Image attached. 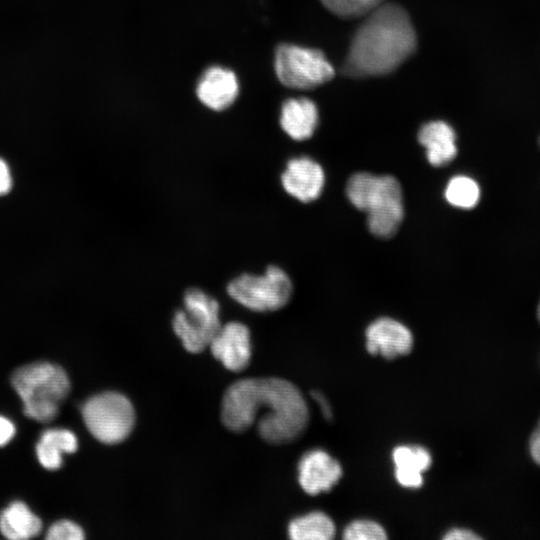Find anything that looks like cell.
I'll return each mask as SVG.
<instances>
[{
    "label": "cell",
    "mask_w": 540,
    "mask_h": 540,
    "mask_svg": "<svg viewBox=\"0 0 540 540\" xmlns=\"http://www.w3.org/2000/svg\"><path fill=\"white\" fill-rule=\"evenodd\" d=\"M11 384L29 418L47 423L53 420L70 390L66 372L49 362H34L16 369Z\"/></svg>",
    "instance_id": "obj_3"
},
{
    "label": "cell",
    "mask_w": 540,
    "mask_h": 540,
    "mask_svg": "<svg viewBox=\"0 0 540 540\" xmlns=\"http://www.w3.org/2000/svg\"><path fill=\"white\" fill-rule=\"evenodd\" d=\"M366 349L372 355L395 359L408 354L413 347V335L403 323L380 317L366 329Z\"/></svg>",
    "instance_id": "obj_11"
},
{
    "label": "cell",
    "mask_w": 540,
    "mask_h": 540,
    "mask_svg": "<svg viewBox=\"0 0 540 540\" xmlns=\"http://www.w3.org/2000/svg\"><path fill=\"white\" fill-rule=\"evenodd\" d=\"M366 213L370 233L378 238H391L398 231L404 218L403 201H387Z\"/></svg>",
    "instance_id": "obj_19"
},
{
    "label": "cell",
    "mask_w": 540,
    "mask_h": 540,
    "mask_svg": "<svg viewBox=\"0 0 540 540\" xmlns=\"http://www.w3.org/2000/svg\"><path fill=\"white\" fill-rule=\"evenodd\" d=\"M274 66L279 81L293 89L315 88L331 80L335 74L321 51L292 44L277 47Z\"/></svg>",
    "instance_id": "obj_7"
},
{
    "label": "cell",
    "mask_w": 540,
    "mask_h": 540,
    "mask_svg": "<svg viewBox=\"0 0 540 540\" xmlns=\"http://www.w3.org/2000/svg\"><path fill=\"white\" fill-rule=\"evenodd\" d=\"M537 318H538V321L540 323V301H539L538 306H537Z\"/></svg>",
    "instance_id": "obj_30"
},
{
    "label": "cell",
    "mask_w": 540,
    "mask_h": 540,
    "mask_svg": "<svg viewBox=\"0 0 540 540\" xmlns=\"http://www.w3.org/2000/svg\"><path fill=\"white\" fill-rule=\"evenodd\" d=\"M284 191L302 203L318 199L325 174L321 165L308 156L291 158L280 176Z\"/></svg>",
    "instance_id": "obj_10"
},
{
    "label": "cell",
    "mask_w": 540,
    "mask_h": 540,
    "mask_svg": "<svg viewBox=\"0 0 540 540\" xmlns=\"http://www.w3.org/2000/svg\"><path fill=\"white\" fill-rule=\"evenodd\" d=\"M78 441L75 434L64 428L45 430L36 445V455L40 464L48 470H56L62 465V455L76 451Z\"/></svg>",
    "instance_id": "obj_18"
},
{
    "label": "cell",
    "mask_w": 540,
    "mask_h": 540,
    "mask_svg": "<svg viewBox=\"0 0 540 540\" xmlns=\"http://www.w3.org/2000/svg\"><path fill=\"white\" fill-rule=\"evenodd\" d=\"M221 420L240 433L257 422L258 433L270 444L296 440L309 422V410L301 391L290 381L276 377L241 379L224 392Z\"/></svg>",
    "instance_id": "obj_1"
},
{
    "label": "cell",
    "mask_w": 540,
    "mask_h": 540,
    "mask_svg": "<svg viewBox=\"0 0 540 540\" xmlns=\"http://www.w3.org/2000/svg\"><path fill=\"white\" fill-rule=\"evenodd\" d=\"M539 144H540V138H539Z\"/></svg>",
    "instance_id": "obj_31"
},
{
    "label": "cell",
    "mask_w": 540,
    "mask_h": 540,
    "mask_svg": "<svg viewBox=\"0 0 540 540\" xmlns=\"http://www.w3.org/2000/svg\"><path fill=\"white\" fill-rule=\"evenodd\" d=\"M83 421L100 442L117 444L125 440L135 425V410L121 393L107 391L90 397L83 404Z\"/></svg>",
    "instance_id": "obj_6"
},
{
    "label": "cell",
    "mask_w": 540,
    "mask_h": 540,
    "mask_svg": "<svg viewBox=\"0 0 540 540\" xmlns=\"http://www.w3.org/2000/svg\"><path fill=\"white\" fill-rule=\"evenodd\" d=\"M42 529V522L29 507L14 501L0 514V532L11 540H26L37 536Z\"/></svg>",
    "instance_id": "obj_17"
},
{
    "label": "cell",
    "mask_w": 540,
    "mask_h": 540,
    "mask_svg": "<svg viewBox=\"0 0 540 540\" xmlns=\"http://www.w3.org/2000/svg\"><path fill=\"white\" fill-rule=\"evenodd\" d=\"M392 459L395 478L406 488H419L423 484V473L431 466L430 452L417 445H400L394 448Z\"/></svg>",
    "instance_id": "obj_16"
},
{
    "label": "cell",
    "mask_w": 540,
    "mask_h": 540,
    "mask_svg": "<svg viewBox=\"0 0 540 540\" xmlns=\"http://www.w3.org/2000/svg\"><path fill=\"white\" fill-rule=\"evenodd\" d=\"M226 293L253 312H274L288 304L293 284L281 267L271 264L262 274L244 272L232 278L226 285Z\"/></svg>",
    "instance_id": "obj_5"
},
{
    "label": "cell",
    "mask_w": 540,
    "mask_h": 540,
    "mask_svg": "<svg viewBox=\"0 0 540 540\" xmlns=\"http://www.w3.org/2000/svg\"><path fill=\"white\" fill-rule=\"evenodd\" d=\"M345 193L350 203L364 212L387 201L402 200V188L394 176L369 172L354 173L346 183Z\"/></svg>",
    "instance_id": "obj_8"
},
{
    "label": "cell",
    "mask_w": 540,
    "mask_h": 540,
    "mask_svg": "<svg viewBox=\"0 0 540 540\" xmlns=\"http://www.w3.org/2000/svg\"><path fill=\"white\" fill-rule=\"evenodd\" d=\"M14 435V424L8 418L0 415V446L8 444Z\"/></svg>",
    "instance_id": "obj_27"
},
{
    "label": "cell",
    "mask_w": 540,
    "mask_h": 540,
    "mask_svg": "<svg viewBox=\"0 0 540 540\" xmlns=\"http://www.w3.org/2000/svg\"><path fill=\"white\" fill-rule=\"evenodd\" d=\"M343 538L347 540H383L387 538V535L379 523L368 519H358L345 528Z\"/></svg>",
    "instance_id": "obj_23"
},
{
    "label": "cell",
    "mask_w": 540,
    "mask_h": 540,
    "mask_svg": "<svg viewBox=\"0 0 540 540\" xmlns=\"http://www.w3.org/2000/svg\"><path fill=\"white\" fill-rule=\"evenodd\" d=\"M443 538L445 540H476L481 537L466 528H453L447 531Z\"/></svg>",
    "instance_id": "obj_26"
},
{
    "label": "cell",
    "mask_w": 540,
    "mask_h": 540,
    "mask_svg": "<svg viewBox=\"0 0 540 540\" xmlns=\"http://www.w3.org/2000/svg\"><path fill=\"white\" fill-rule=\"evenodd\" d=\"M288 534L293 540H330L335 535V525L327 514L314 511L293 519Z\"/></svg>",
    "instance_id": "obj_20"
},
{
    "label": "cell",
    "mask_w": 540,
    "mask_h": 540,
    "mask_svg": "<svg viewBox=\"0 0 540 540\" xmlns=\"http://www.w3.org/2000/svg\"><path fill=\"white\" fill-rule=\"evenodd\" d=\"M342 476V467L329 453L313 449L305 453L298 464V481L309 495L332 489Z\"/></svg>",
    "instance_id": "obj_12"
},
{
    "label": "cell",
    "mask_w": 540,
    "mask_h": 540,
    "mask_svg": "<svg viewBox=\"0 0 540 540\" xmlns=\"http://www.w3.org/2000/svg\"><path fill=\"white\" fill-rule=\"evenodd\" d=\"M529 453L532 460L540 466V418L529 438Z\"/></svg>",
    "instance_id": "obj_25"
},
{
    "label": "cell",
    "mask_w": 540,
    "mask_h": 540,
    "mask_svg": "<svg viewBox=\"0 0 540 540\" xmlns=\"http://www.w3.org/2000/svg\"><path fill=\"white\" fill-rule=\"evenodd\" d=\"M444 196L450 205L469 210L479 203L481 189L473 178L456 175L448 181Z\"/></svg>",
    "instance_id": "obj_21"
},
{
    "label": "cell",
    "mask_w": 540,
    "mask_h": 540,
    "mask_svg": "<svg viewBox=\"0 0 540 540\" xmlns=\"http://www.w3.org/2000/svg\"><path fill=\"white\" fill-rule=\"evenodd\" d=\"M318 110L308 98L286 100L281 108L280 126L293 140L309 139L318 125Z\"/></svg>",
    "instance_id": "obj_15"
},
{
    "label": "cell",
    "mask_w": 540,
    "mask_h": 540,
    "mask_svg": "<svg viewBox=\"0 0 540 540\" xmlns=\"http://www.w3.org/2000/svg\"><path fill=\"white\" fill-rule=\"evenodd\" d=\"M49 540H82L83 529L70 520H60L50 526L46 533Z\"/></svg>",
    "instance_id": "obj_24"
},
{
    "label": "cell",
    "mask_w": 540,
    "mask_h": 540,
    "mask_svg": "<svg viewBox=\"0 0 540 540\" xmlns=\"http://www.w3.org/2000/svg\"><path fill=\"white\" fill-rule=\"evenodd\" d=\"M322 4L333 14L342 18L366 16L369 12L384 3V0H321Z\"/></svg>",
    "instance_id": "obj_22"
},
{
    "label": "cell",
    "mask_w": 540,
    "mask_h": 540,
    "mask_svg": "<svg viewBox=\"0 0 540 540\" xmlns=\"http://www.w3.org/2000/svg\"><path fill=\"white\" fill-rule=\"evenodd\" d=\"M418 141L426 149L427 160L432 166H445L457 155L456 133L444 121L425 123L418 132Z\"/></svg>",
    "instance_id": "obj_14"
},
{
    "label": "cell",
    "mask_w": 540,
    "mask_h": 540,
    "mask_svg": "<svg viewBox=\"0 0 540 540\" xmlns=\"http://www.w3.org/2000/svg\"><path fill=\"white\" fill-rule=\"evenodd\" d=\"M417 46L407 12L397 4H381L366 15L355 32L341 71L355 78L389 74L405 62Z\"/></svg>",
    "instance_id": "obj_2"
},
{
    "label": "cell",
    "mask_w": 540,
    "mask_h": 540,
    "mask_svg": "<svg viewBox=\"0 0 540 540\" xmlns=\"http://www.w3.org/2000/svg\"><path fill=\"white\" fill-rule=\"evenodd\" d=\"M311 396L314 398V400L318 403L321 412L325 419L331 420L332 419V409L331 406L327 400V398L317 390H314L311 392Z\"/></svg>",
    "instance_id": "obj_29"
},
{
    "label": "cell",
    "mask_w": 540,
    "mask_h": 540,
    "mask_svg": "<svg viewBox=\"0 0 540 540\" xmlns=\"http://www.w3.org/2000/svg\"><path fill=\"white\" fill-rule=\"evenodd\" d=\"M12 187V178L7 163L0 158V196L7 194Z\"/></svg>",
    "instance_id": "obj_28"
},
{
    "label": "cell",
    "mask_w": 540,
    "mask_h": 540,
    "mask_svg": "<svg viewBox=\"0 0 540 540\" xmlns=\"http://www.w3.org/2000/svg\"><path fill=\"white\" fill-rule=\"evenodd\" d=\"M239 93L236 75L219 66L208 68L201 76L196 94L199 100L214 111H222L230 107Z\"/></svg>",
    "instance_id": "obj_13"
},
{
    "label": "cell",
    "mask_w": 540,
    "mask_h": 540,
    "mask_svg": "<svg viewBox=\"0 0 540 540\" xmlns=\"http://www.w3.org/2000/svg\"><path fill=\"white\" fill-rule=\"evenodd\" d=\"M208 347L225 368L240 372L249 365L251 359L250 330L242 322H227L221 325Z\"/></svg>",
    "instance_id": "obj_9"
},
{
    "label": "cell",
    "mask_w": 540,
    "mask_h": 540,
    "mask_svg": "<svg viewBox=\"0 0 540 540\" xmlns=\"http://www.w3.org/2000/svg\"><path fill=\"white\" fill-rule=\"evenodd\" d=\"M221 325L218 300L199 287L187 288L183 308L172 318V329L183 347L194 354L204 351Z\"/></svg>",
    "instance_id": "obj_4"
}]
</instances>
